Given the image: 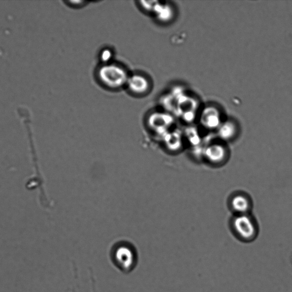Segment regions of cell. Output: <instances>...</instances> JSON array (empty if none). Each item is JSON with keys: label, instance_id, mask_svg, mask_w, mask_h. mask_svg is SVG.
Instances as JSON below:
<instances>
[{"label": "cell", "instance_id": "1", "mask_svg": "<svg viewBox=\"0 0 292 292\" xmlns=\"http://www.w3.org/2000/svg\"><path fill=\"white\" fill-rule=\"evenodd\" d=\"M97 78L104 86L117 90L126 86L129 76L126 69L119 64L104 63L97 71Z\"/></svg>", "mask_w": 292, "mask_h": 292}, {"label": "cell", "instance_id": "2", "mask_svg": "<svg viewBox=\"0 0 292 292\" xmlns=\"http://www.w3.org/2000/svg\"><path fill=\"white\" fill-rule=\"evenodd\" d=\"M111 256L115 265L124 273L132 271L137 265V253L128 245H122L115 248Z\"/></svg>", "mask_w": 292, "mask_h": 292}, {"label": "cell", "instance_id": "3", "mask_svg": "<svg viewBox=\"0 0 292 292\" xmlns=\"http://www.w3.org/2000/svg\"><path fill=\"white\" fill-rule=\"evenodd\" d=\"M233 226L236 236L242 242H252L256 238L257 226L248 214L236 215L233 220Z\"/></svg>", "mask_w": 292, "mask_h": 292}, {"label": "cell", "instance_id": "4", "mask_svg": "<svg viewBox=\"0 0 292 292\" xmlns=\"http://www.w3.org/2000/svg\"><path fill=\"white\" fill-rule=\"evenodd\" d=\"M126 87L128 91L137 96L147 94L151 89V83L148 79L141 73H135L129 77Z\"/></svg>", "mask_w": 292, "mask_h": 292}, {"label": "cell", "instance_id": "5", "mask_svg": "<svg viewBox=\"0 0 292 292\" xmlns=\"http://www.w3.org/2000/svg\"><path fill=\"white\" fill-rule=\"evenodd\" d=\"M227 150L225 147L221 143H212L208 145L205 150V156L208 161L214 165H219L225 161Z\"/></svg>", "mask_w": 292, "mask_h": 292}, {"label": "cell", "instance_id": "6", "mask_svg": "<svg viewBox=\"0 0 292 292\" xmlns=\"http://www.w3.org/2000/svg\"><path fill=\"white\" fill-rule=\"evenodd\" d=\"M230 204L233 210L238 215L248 214L251 208V202L248 198L242 194H236L232 198Z\"/></svg>", "mask_w": 292, "mask_h": 292}, {"label": "cell", "instance_id": "7", "mask_svg": "<svg viewBox=\"0 0 292 292\" xmlns=\"http://www.w3.org/2000/svg\"><path fill=\"white\" fill-rule=\"evenodd\" d=\"M219 137L221 140L228 141L234 138L236 135V131L233 125L227 123L220 128Z\"/></svg>", "mask_w": 292, "mask_h": 292}, {"label": "cell", "instance_id": "8", "mask_svg": "<svg viewBox=\"0 0 292 292\" xmlns=\"http://www.w3.org/2000/svg\"><path fill=\"white\" fill-rule=\"evenodd\" d=\"M111 56H112V53L110 50H105L101 53V59L105 64L109 63Z\"/></svg>", "mask_w": 292, "mask_h": 292}]
</instances>
